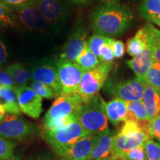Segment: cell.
I'll list each match as a JSON object with an SVG mask.
<instances>
[{"label":"cell","mask_w":160,"mask_h":160,"mask_svg":"<svg viewBox=\"0 0 160 160\" xmlns=\"http://www.w3.org/2000/svg\"><path fill=\"white\" fill-rule=\"evenodd\" d=\"M146 160H160V142L152 139H148L144 145Z\"/></svg>","instance_id":"cell-30"},{"label":"cell","mask_w":160,"mask_h":160,"mask_svg":"<svg viewBox=\"0 0 160 160\" xmlns=\"http://www.w3.org/2000/svg\"><path fill=\"white\" fill-rule=\"evenodd\" d=\"M144 80L157 91H160V63L155 59L146 73Z\"/></svg>","instance_id":"cell-26"},{"label":"cell","mask_w":160,"mask_h":160,"mask_svg":"<svg viewBox=\"0 0 160 160\" xmlns=\"http://www.w3.org/2000/svg\"><path fill=\"white\" fill-rule=\"evenodd\" d=\"M97 139V134H90L56 153L60 160H88L94 148Z\"/></svg>","instance_id":"cell-14"},{"label":"cell","mask_w":160,"mask_h":160,"mask_svg":"<svg viewBox=\"0 0 160 160\" xmlns=\"http://www.w3.org/2000/svg\"><path fill=\"white\" fill-rule=\"evenodd\" d=\"M28 160H53V159H51V158L48 157V155L40 154V155H37V156H35V157L30 158V159H28Z\"/></svg>","instance_id":"cell-40"},{"label":"cell","mask_w":160,"mask_h":160,"mask_svg":"<svg viewBox=\"0 0 160 160\" xmlns=\"http://www.w3.org/2000/svg\"><path fill=\"white\" fill-rule=\"evenodd\" d=\"M0 105L5 108L7 113L14 115H19L21 113L16 89L0 86Z\"/></svg>","instance_id":"cell-20"},{"label":"cell","mask_w":160,"mask_h":160,"mask_svg":"<svg viewBox=\"0 0 160 160\" xmlns=\"http://www.w3.org/2000/svg\"><path fill=\"white\" fill-rule=\"evenodd\" d=\"M142 17L148 22L160 19V0H143L139 7Z\"/></svg>","instance_id":"cell-23"},{"label":"cell","mask_w":160,"mask_h":160,"mask_svg":"<svg viewBox=\"0 0 160 160\" xmlns=\"http://www.w3.org/2000/svg\"><path fill=\"white\" fill-rule=\"evenodd\" d=\"M6 69L13 78L17 87L29 86L33 82L31 71L23 64L17 62L11 64Z\"/></svg>","instance_id":"cell-21"},{"label":"cell","mask_w":160,"mask_h":160,"mask_svg":"<svg viewBox=\"0 0 160 160\" xmlns=\"http://www.w3.org/2000/svg\"><path fill=\"white\" fill-rule=\"evenodd\" d=\"M105 111L108 120L113 125L118 126L122 122H125L128 113V102L114 98L105 103Z\"/></svg>","instance_id":"cell-18"},{"label":"cell","mask_w":160,"mask_h":160,"mask_svg":"<svg viewBox=\"0 0 160 160\" xmlns=\"http://www.w3.org/2000/svg\"><path fill=\"white\" fill-rule=\"evenodd\" d=\"M117 134L114 131L110 129L97 134L96 144L88 160H106L111 157L113 140Z\"/></svg>","instance_id":"cell-16"},{"label":"cell","mask_w":160,"mask_h":160,"mask_svg":"<svg viewBox=\"0 0 160 160\" xmlns=\"http://www.w3.org/2000/svg\"><path fill=\"white\" fill-rule=\"evenodd\" d=\"M101 62V60L97 57L90 49L88 45H86L85 48L77 58L76 63L83 70L88 71L94 69Z\"/></svg>","instance_id":"cell-25"},{"label":"cell","mask_w":160,"mask_h":160,"mask_svg":"<svg viewBox=\"0 0 160 160\" xmlns=\"http://www.w3.org/2000/svg\"><path fill=\"white\" fill-rule=\"evenodd\" d=\"M142 102L145 105L149 119L152 120L159 113V91L145 83Z\"/></svg>","instance_id":"cell-19"},{"label":"cell","mask_w":160,"mask_h":160,"mask_svg":"<svg viewBox=\"0 0 160 160\" xmlns=\"http://www.w3.org/2000/svg\"><path fill=\"white\" fill-rule=\"evenodd\" d=\"M111 48L113 52L114 57L117 59H121L125 54V45L120 40H113L111 44Z\"/></svg>","instance_id":"cell-38"},{"label":"cell","mask_w":160,"mask_h":160,"mask_svg":"<svg viewBox=\"0 0 160 160\" xmlns=\"http://www.w3.org/2000/svg\"><path fill=\"white\" fill-rule=\"evenodd\" d=\"M2 120H3L2 119H1V118H0V122H2Z\"/></svg>","instance_id":"cell-47"},{"label":"cell","mask_w":160,"mask_h":160,"mask_svg":"<svg viewBox=\"0 0 160 160\" xmlns=\"http://www.w3.org/2000/svg\"><path fill=\"white\" fill-rule=\"evenodd\" d=\"M37 124L20 117L19 115L7 113L0 122V136L5 139L25 141L40 133Z\"/></svg>","instance_id":"cell-5"},{"label":"cell","mask_w":160,"mask_h":160,"mask_svg":"<svg viewBox=\"0 0 160 160\" xmlns=\"http://www.w3.org/2000/svg\"><path fill=\"white\" fill-rule=\"evenodd\" d=\"M105 100L99 93L75 112L76 121L91 134H98L108 128L105 111Z\"/></svg>","instance_id":"cell-2"},{"label":"cell","mask_w":160,"mask_h":160,"mask_svg":"<svg viewBox=\"0 0 160 160\" xmlns=\"http://www.w3.org/2000/svg\"><path fill=\"white\" fill-rule=\"evenodd\" d=\"M88 40L87 28L83 23H79L65 42L59 59L76 62L77 58L85 48Z\"/></svg>","instance_id":"cell-10"},{"label":"cell","mask_w":160,"mask_h":160,"mask_svg":"<svg viewBox=\"0 0 160 160\" xmlns=\"http://www.w3.org/2000/svg\"><path fill=\"white\" fill-rule=\"evenodd\" d=\"M13 12L37 4V0H1Z\"/></svg>","instance_id":"cell-34"},{"label":"cell","mask_w":160,"mask_h":160,"mask_svg":"<svg viewBox=\"0 0 160 160\" xmlns=\"http://www.w3.org/2000/svg\"><path fill=\"white\" fill-rule=\"evenodd\" d=\"M82 104H84L83 100L77 93L58 97L43 118V128H45L53 122L74 114Z\"/></svg>","instance_id":"cell-8"},{"label":"cell","mask_w":160,"mask_h":160,"mask_svg":"<svg viewBox=\"0 0 160 160\" xmlns=\"http://www.w3.org/2000/svg\"><path fill=\"white\" fill-rule=\"evenodd\" d=\"M113 39L110 37H105V36L93 34L92 37L89 38L88 40V45L94 54L99 57V50L102 45L106 43H108L111 42Z\"/></svg>","instance_id":"cell-29"},{"label":"cell","mask_w":160,"mask_h":160,"mask_svg":"<svg viewBox=\"0 0 160 160\" xmlns=\"http://www.w3.org/2000/svg\"><path fill=\"white\" fill-rule=\"evenodd\" d=\"M6 114H7V113H6L5 108H4L2 105H0V118L4 119V118L5 117Z\"/></svg>","instance_id":"cell-42"},{"label":"cell","mask_w":160,"mask_h":160,"mask_svg":"<svg viewBox=\"0 0 160 160\" xmlns=\"http://www.w3.org/2000/svg\"><path fill=\"white\" fill-rule=\"evenodd\" d=\"M19 28L31 31L45 32L49 25L36 5L13 12Z\"/></svg>","instance_id":"cell-12"},{"label":"cell","mask_w":160,"mask_h":160,"mask_svg":"<svg viewBox=\"0 0 160 160\" xmlns=\"http://www.w3.org/2000/svg\"><path fill=\"white\" fill-rule=\"evenodd\" d=\"M68 1L75 4H84L90 1V0H68Z\"/></svg>","instance_id":"cell-44"},{"label":"cell","mask_w":160,"mask_h":160,"mask_svg":"<svg viewBox=\"0 0 160 160\" xmlns=\"http://www.w3.org/2000/svg\"><path fill=\"white\" fill-rule=\"evenodd\" d=\"M106 160H111V159H106Z\"/></svg>","instance_id":"cell-49"},{"label":"cell","mask_w":160,"mask_h":160,"mask_svg":"<svg viewBox=\"0 0 160 160\" xmlns=\"http://www.w3.org/2000/svg\"><path fill=\"white\" fill-rule=\"evenodd\" d=\"M112 69L113 64L101 62L94 69L84 72L76 93L82 98L84 103L89 102L99 93L107 82Z\"/></svg>","instance_id":"cell-3"},{"label":"cell","mask_w":160,"mask_h":160,"mask_svg":"<svg viewBox=\"0 0 160 160\" xmlns=\"http://www.w3.org/2000/svg\"><path fill=\"white\" fill-rule=\"evenodd\" d=\"M0 86L11 88L13 89L18 88L13 78L6 68L0 70Z\"/></svg>","instance_id":"cell-36"},{"label":"cell","mask_w":160,"mask_h":160,"mask_svg":"<svg viewBox=\"0 0 160 160\" xmlns=\"http://www.w3.org/2000/svg\"><path fill=\"white\" fill-rule=\"evenodd\" d=\"M15 142L0 136V160H18L14 154Z\"/></svg>","instance_id":"cell-27"},{"label":"cell","mask_w":160,"mask_h":160,"mask_svg":"<svg viewBox=\"0 0 160 160\" xmlns=\"http://www.w3.org/2000/svg\"><path fill=\"white\" fill-rule=\"evenodd\" d=\"M143 122L151 120L142 101L128 102V113L125 121Z\"/></svg>","instance_id":"cell-24"},{"label":"cell","mask_w":160,"mask_h":160,"mask_svg":"<svg viewBox=\"0 0 160 160\" xmlns=\"http://www.w3.org/2000/svg\"><path fill=\"white\" fill-rule=\"evenodd\" d=\"M117 160H146L144 146H139L122 153Z\"/></svg>","instance_id":"cell-33"},{"label":"cell","mask_w":160,"mask_h":160,"mask_svg":"<svg viewBox=\"0 0 160 160\" xmlns=\"http://www.w3.org/2000/svg\"><path fill=\"white\" fill-rule=\"evenodd\" d=\"M150 133L152 138H155L160 142V113L152 119L150 125Z\"/></svg>","instance_id":"cell-37"},{"label":"cell","mask_w":160,"mask_h":160,"mask_svg":"<svg viewBox=\"0 0 160 160\" xmlns=\"http://www.w3.org/2000/svg\"><path fill=\"white\" fill-rule=\"evenodd\" d=\"M98 1L102 2L104 4H117L119 3V0H98Z\"/></svg>","instance_id":"cell-43"},{"label":"cell","mask_w":160,"mask_h":160,"mask_svg":"<svg viewBox=\"0 0 160 160\" xmlns=\"http://www.w3.org/2000/svg\"><path fill=\"white\" fill-rule=\"evenodd\" d=\"M37 6L49 25H57L65 21L68 11L58 0H37Z\"/></svg>","instance_id":"cell-15"},{"label":"cell","mask_w":160,"mask_h":160,"mask_svg":"<svg viewBox=\"0 0 160 160\" xmlns=\"http://www.w3.org/2000/svg\"><path fill=\"white\" fill-rule=\"evenodd\" d=\"M90 134L77 121L61 128L51 131L44 130L41 133L44 140L51 145L55 153L67 148L78 140Z\"/></svg>","instance_id":"cell-4"},{"label":"cell","mask_w":160,"mask_h":160,"mask_svg":"<svg viewBox=\"0 0 160 160\" xmlns=\"http://www.w3.org/2000/svg\"><path fill=\"white\" fill-rule=\"evenodd\" d=\"M145 44L143 42L142 40L137 36L129 39L126 44L128 53L133 57L141 53L145 48Z\"/></svg>","instance_id":"cell-31"},{"label":"cell","mask_w":160,"mask_h":160,"mask_svg":"<svg viewBox=\"0 0 160 160\" xmlns=\"http://www.w3.org/2000/svg\"><path fill=\"white\" fill-rule=\"evenodd\" d=\"M159 111L160 113V91L159 92Z\"/></svg>","instance_id":"cell-46"},{"label":"cell","mask_w":160,"mask_h":160,"mask_svg":"<svg viewBox=\"0 0 160 160\" xmlns=\"http://www.w3.org/2000/svg\"><path fill=\"white\" fill-rule=\"evenodd\" d=\"M153 23H155L156 25H157L159 27H160V19L156 20V21L153 22Z\"/></svg>","instance_id":"cell-45"},{"label":"cell","mask_w":160,"mask_h":160,"mask_svg":"<svg viewBox=\"0 0 160 160\" xmlns=\"http://www.w3.org/2000/svg\"><path fill=\"white\" fill-rule=\"evenodd\" d=\"M2 25L1 24H0V30H1V28H2Z\"/></svg>","instance_id":"cell-48"},{"label":"cell","mask_w":160,"mask_h":160,"mask_svg":"<svg viewBox=\"0 0 160 160\" xmlns=\"http://www.w3.org/2000/svg\"><path fill=\"white\" fill-rule=\"evenodd\" d=\"M153 57H154V59L157 61L158 62L160 63V44L157 45V47L153 49Z\"/></svg>","instance_id":"cell-41"},{"label":"cell","mask_w":160,"mask_h":160,"mask_svg":"<svg viewBox=\"0 0 160 160\" xmlns=\"http://www.w3.org/2000/svg\"><path fill=\"white\" fill-rule=\"evenodd\" d=\"M17 101L21 112L33 119H37L43 111L42 98L30 86L16 88Z\"/></svg>","instance_id":"cell-11"},{"label":"cell","mask_w":160,"mask_h":160,"mask_svg":"<svg viewBox=\"0 0 160 160\" xmlns=\"http://www.w3.org/2000/svg\"><path fill=\"white\" fill-rule=\"evenodd\" d=\"M135 36L142 40L146 47L151 48L152 51L160 44V31L151 23L146 24L137 31Z\"/></svg>","instance_id":"cell-22"},{"label":"cell","mask_w":160,"mask_h":160,"mask_svg":"<svg viewBox=\"0 0 160 160\" xmlns=\"http://www.w3.org/2000/svg\"><path fill=\"white\" fill-rule=\"evenodd\" d=\"M31 73L33 82L45 84L51 87L57 93V97L61 95L62 88L55 63L46 61L36 64L32 68Z\"/></svg>","instance_id":"cell-13"},{"label":"cell","mask_w":160,"mask_h":160,"mask_svg":"<svg viewBox=\"0 0 160 160\" xmlns=\"http://www.w3.org/2000/svg\"><path fill=\"white\" fill-rule=\"evenodd\" d=\"M54 63L62 88L60 96L75 94L85 71L76 62H71L59 58Z\"/></svg>","instance_id":"cell-7"},{"label":"cell","mask_w":160,"mask_h":160,"mask_svg":"<svg viewBox=\"0 0 160 160\" xmlns=\"http://www.w3.org/2000/svg\"><path fill=\"white\" fill-rule=\"evenodd\" d=\"M133 14L119 3L104 4L93 10L90 17V27L94 34L107 37H118L129 28Z\"/></svg>","instance_id":"cell-1"},{"label":"cell","mask_w":160,"mask_h":160,"mask_svg":"<svg viewBox=\"0 0 160 160\" xmlns=\"http://www.w3.org/2000/svg\"><path fill=\"white\" fill-rule=\"evenodd\" d=\"M154 61L153 52L151 48L145 47L144 51L131 60L126 62L127 65L134 72L137 77L144 79L152 63Z\"/></svg>","instance_id":"cell-17"},{"label":"cell","mask_w":160,"mask_h":160,"mask_svg":"<svg viewBox=\"0 0 160 160\" xmlns=\"http://www.w3.org/2000/svg\"><path fill=\"white\" fill-rule=\"evenodd\" d=\"M145 83L144 79L138 77L120 82L110 79L105 82L104 90L108 94L125 101H142Z\"/></svg>","instance_id":"cell-6"},{"label":"cell","mask_w":160,"mask_h":160,"mask_svg":"<svg viewBox=\"0 0 160 160\" xmlns=\"http://www.w3.org/2000/svg\"><path fill=\"white\" fill-rule=\"evenodd\" d=\"M151 139L149 135L142 131L137 130L128 133H117L113 137L111 157L110 159L117 160L122 153L139 146H144L148 139Z\"/></svg>","instance_id":"cell-9"},{"label":"cell","mask_w":160,"mask_h":160,"mask_svg":"<svg viewBox=\"0 0 160 160\" xmlns=\"http://www.w3.org/2000/svg\"><path fill=\"white\" fill-rule=\"evenodd\" d=\"M0 24L3 26L12 28H19L17 23L14 13L0 0Z\"/></svg>","instance_id":"cell-28"},{"label":"cell","mask_w":160,"mask_h":160,"mask_svg":"<svg viewBox=\"0 0 160 160\" xmlns=\"http://www.w3.org/2000/svg\"><path fill=\"white\" fill-rule=\"evenodd\" d=\"M8 57V51L5 45L0 40V65L5 62Z\"/></svg>","instance_id":"cell-39"},{"label":"cell","mask_w":160,"mask_h":160,"mask_svg":"<svg viewBox=\"0 0 160 160\" xmlns=\"http://www.w3.org/2000/svg\"><path fill=\"white\" fill-rule=\"evenodd\" d=\"M29 86L42 99H51L53 98H57V95L55 91L51 87L45 85V84L32 82Z\"/></svg>","instance_id":"cell-32"},{"label":"cell","mask_w":160,"mask_h":160,"mask_svg":"<svg viewBox=\"0 0 160 160\" xmlns=\"http://www.w3.org/2000/svg\"><path fill=\"white\" fill-rule=\"evenodd\" d=\"M113 39L111 42L108 43H106L105 45L101 47L99 50V58L101 60V62L106 63H111L113 64V61H114V54L113 52L112 51L111 48V44L113 42Z\"/></svg>","instance_id":"cell-35"}]
</instances>
